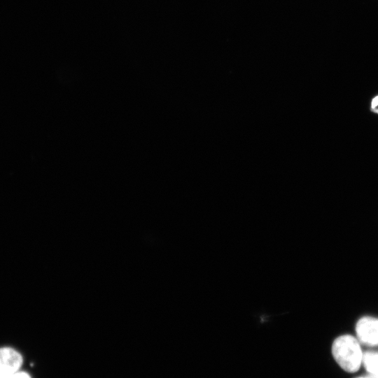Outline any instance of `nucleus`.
<instances>
[{"mask_svg":"<svg viewBox=\"0 0 378 378\" xmlns=\"http://www.w3.org/2000/svg\"><path fill=\"white\" fill-rule=\"evenodd\" d=\"M332 353L337 364L348 372L358 371L362 364L363 353L360 343L352 335H344L335 339Z\"/></svg>","mask_w":378,"mask_h":378,"instance_id":"nucleus-1","label":"nucleus"},{"mask_svg":"<svg viewBox=\"0 0 378 378\" xmlns=\"http://www.w3.org/2000/svg\"><path fill=\"white\" fill-rule=\"evenodd\" d=\"M21 354L10 347L0 348V378H7L18 372L22 365Z\"/></svg>","mask_w":378,"mask_h":378,"instance_id":"nucleus-2","label":"nucleus"},{"mask_svg":"<svg viewBox=\"0 0 378 378\" xmlns=\"http://www.w3.org/2000/svg\"><path fill=\"white\" fill-rule=\"evenodd\" d=\"M356 331L359 341L368 346L378 344V318L365 316L356 324Z\"/></svg>","mask_w":378,"mask_h":378,"instance_id":"nucleus-3","label":"nucleus"},{"mask_svg":"<svg viewBox=\"0 0 378 378\" xmlns=\"http://www.w3.org/2000/svg\"><path fill=\"white\" fill-rule=\"evenodd\" d=\"M362 363L369 374L378 372V352L366 351L363 354Z\"/></svg>","mask_w":378,"mask_h":378,"instance_id":"nucleus-4","label":"nucleus"},{"mask_svg":"<svg viewBox=\"0 0 378 378\" xmlns=\"http://www.w3.org/2000/svg\"><path fill=\"white\" fill-rule=\"evenodd\" d=\"M7 378H31V377L26 372H23V371L20 372V371H18V372H15V374L9 376Z\"/></svg>","mask_w":378,"mask_h":378,"instance_id":"nucleus-5","label":"nucleus"},{"mask_svg":"<svg viewBox=\"0 0 378 378\" xmlns=\"http://www.w3.org/2000/svg\"><path fill=\"white\" fill-rule=\"evenodd\" d=\"M371 109L378 113V95L374 97L371 102Z\"/></svg>","mask_w":378,"mask_h":378,"instance_id":"nucleus-6","label":"nucleus"},{"mask_svg":"<svg viewBox=\"0 0 378 378\" xmlns=\"http://www.w3.org/2000/svg\"><path fill=\"white\" fill-rule=\"evenodd\" d=\"M370 378H378V372L374 374H368Z\"/></svg>","mask_w":378,"mask_h":378,"instance_id":"nucleus-7","label":"nucleus"},{"mask_svg":"<svg viewBox=\"0 0 378 378\" xmlns=\"http://www.w3.org/2000/svg\"><path fill=\"white\" fill-rule=\"evenodd\" d=\"M358 378H370L368 376L367 377H358Z\"/></svg>","mask_w":378,"mask_h":378,"instance_id":"nucleus-8","label":"nucleus"}]
</instances>
